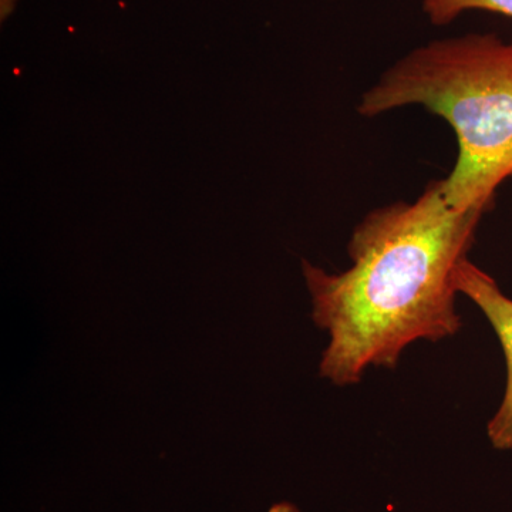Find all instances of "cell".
<instances>
[{"label":"cell","mask_w":512,"mask_h":512,"mask_svg":"<svg viewBox=\"0 0 512 512\" xmlns=\"http://www.w3.org/2000/svg\"><path fill=\"white\" fill-rule=\"evenodd\" d=\"M268 512H301L295 504L288 503V501H282V503H276L269 508Z\"/></svg>","instance_id":"cell-6"},{"label":"cell","mask_w":512,"mask_h":512,"mask_svg":"<svg viewBox=\"0 0 512 512\" xmlns=\"http://www.w3.org/2000/svg\"><path fill=\"white\" fill-rule=\"evenodd\" d=\"M454 285L483 312L493 328L505 357V390L497 412L487 424V437L498 451H512V299L497 281L468 258L454 272Z\"/></svg>","instance_id":"cell-3"},{"label":"cell","mask_w":512,"mask_h":512,"mask_svg":"<svg viewBox=\"0 0 512 512\" xmlns=\"http://www.w3.org/2000/svg\"><path fill=\"white\" fill-rule=\"evenodd\" d=\"M470 10H484L512 19V0H423V12L431 25H450Z\"/></svg>","instance_id":"cell-4"},{"label":"cell","mask_w":512,"mask_h":512,"mask_svg":"<svg viewBox=\"0 0 512 512\" xmlns=\"http://www.w3.org/2000/svg\"><path fill=\"white\" fill-rule=\"evenodd\" d=\"M421 106L453 128L456 164L443 178L457 210L487 212L512 180V40L497 33L431 40L400 57L360 97V116Z\"/></svg>","instance_id":"cell-2"},{"label":"cell","mask_w":512,"mask_h":512,"mask_svg":"<svg viewBox=\"0 0 512 512\" xmlns=\"http://www.w3.org/2000/svg\"><path fill=\"white\" fill-rule=\"evenodd\" d=\"M484 214L451 207L443 180L431 181L417 200L376 208L356 225L346 271L302 261L313 322L329 335L320 376L355 386L370 367L394 369L413 343L457 335L454 272Z\"/></svg>","instance_id":"cell-1"},{"label":"cell","mask_w":512,"mask_h":512,"mask_svg":"<svg viewBox=\"0 0 512 512\" xmlns=\"http://www.w3.org/2000/svg\"><path fill=\"white\" fill-rule=\"evenodd\" d=\"M19 0H0V18L2 20H6L12 15L13 10H15L16 5H18Z\"/></svg>","instance_id":"cell-5"}]
</instances>
